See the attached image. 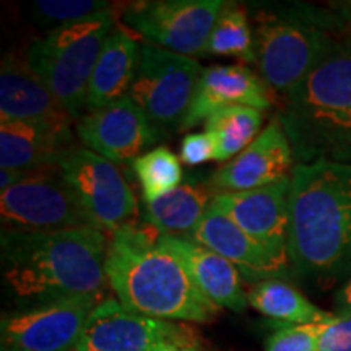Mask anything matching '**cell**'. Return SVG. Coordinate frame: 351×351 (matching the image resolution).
I'll use <instances>...</instances> for the list:
<instances>
[{
  "label": "cell",
  "mask_w": 351,
  "mask_h": 351,
  "mask_svg": "<svg viewBox=\"0 0 351 351\" xmlns=\"http://www.w3.org/2000/svg\"><path fill=\"white\" fill-rule=\"evenodd\" d=\"M2 271L10 295L32 306L73 296H101L109 287V239L95 228L2 230Z\"/></svg>",
  "instance_id": "6da1fadb"
},
{
  "label": "cell",
  "mask_w": 351,
  "mask_h": 351,
  "mask_svg": "<svg viewBox=\"0 0 351 351\" xmlns=\"http://www.w3.org/2000/svg\"><path fill=\"white\" fill-rule=\"evenodd\" d=\"M288 257L302 278L351 275V163L296 165L289 191Z\"/></svg>",
  "instance_id": "7a4b0ae2"
},
{
  "label": "cell",
  "mask_w": 351,
  "mask_h": 351,
  "mask_svg": "<svg viewBox=\"0 0 351 351\" xmlns=\"http://www.w3.org/2000/svg\"><path fill=\"white\" fill-rule=\"evenodd\" d=\"M160 234L137 219L112 232L106 257L109 287L127 309L147 317L210 322L221 309L202 295L182 263L161 245Z\"/></svg>",
  "instance_id": "3957f363"
},
{
  "label": "cell",
  "mask_w": 351,
  "mask_h": 351,
  "mask_svg": "<svg viewBox=\"0 0 351 351\" xmlns=\"http://www.w3.org/2000/svg\"><path fill=\"white\" fill-rule=\"evenodd\" d=\"M298 165L317 160L351 163V38L285 95L276 116Z\"/></svg>",
  "instance_id": "277c9868"
},
{
  "label": "cell",
  "mask_w": 351,
  "mask_h": 351,
  "mask_svg": "<svg viewBox=\"0 0 351 351\" xmlns=\"http://www.w3.org/2000/svg\"><path fill=\"white\" fill-rule=\"evenodd\" d=\"M258 75L283 96L300 85L340 41L343 23L326 8L280 5L252 15Z\"/></svg>",
  "instance_id": "5b68a950"
},
{
  "label": "cell",
  "mask_w": 351,
  "mask_h": 351,
  "mask_svg": "<svg viewBox=\"0 0 351 351\" xmlns=\"http://www.w3.org/2000/svg\"><path fill=\"white\" fill-rule=\"evenodd\" d=\"M117 25L112 5L82 23L47 32L26 60L75 121L86 112V91L104 43Z\"/></svg>",
  "instance_id": "8992f818"
},
{
  "label": "cell",
  "mask_w": 351,
  "mask_h": 351,
  "mask_svg": "<svg viewBox=\"0 0 351 351\" xmlns=\"http://www.w3.org/2000/svg\"><path fill=\"white\" fill-rule=\"evenodd\" d=\"M200 62L143 43L129 98L150 121L156 137L179 132L200 80Z\"/></svg>",
  "instance_id": "52a82bcc"
},
{
  "label": "cell",
  "mask_w": 351,
  "mask_h": 351,
  "mask_svg": "<svg viewBox=\"0 0 351 351\" xmlns=\"http://www.w3.org/2000/svg\"><path fill=\"white\" fill-rule=\"evenodd\" d=\"M0 217L3 228L19 231L95 228L59 165L32 169L16 186L0 191Z\"/></svg>",
  "instance_id": "ba28073f"
},
{
  "label": "cell",
  "mask_w": 351,
  "mask_h": 351,
  "mask_svg": "<svg viewBox=\"0 0 351 351\" xmlns=\"http://www.w3.org/2000/svg\"><path fill=\"white\" fill-rule=\"evenodd\" d=\"M59 168L96 230L116 232L135 219L138 202L116 163L85 147H72Z\"/></svg>",
  "instance_id": "9c48e42d"
},
{
  "label": "cell",
  "mask_w": 351,
  "mask_h": 351,
  "mask_svg": "<svg viewBox=\"0 0 351 351\" xmlns=\"http://www.w3.org/2000/svg\"><path fill=\"white\" fill-rule=\"evenodd\" d=\"M223 0H152L125 7L122 20L145 43L179 56H204Z\"/></svg>",
  "instance_id": "30bf717a"
},
{
  "label": "cell",
  "mask_w": 351,
  "mask_h": 351,
  "mask_svg": "<svg viewBox=\"0 0 351 351\" xmlns=\"http://www.w3.org/2000/svg\"><path fill=\"white\" fill-rule=\"evenodd\" d=\"M101 296H73L2 319V351H75Z\"/></svg>",
  "instance_id": "8fae6325"
},
{
  "label": "cell",
  "mask_w": 351,
  "mask_h": 351,
  "mask_svg": "<svg viewBox=\"0 0 351 351\" xmlns=\"http://www.w3.org/2000/svg\"><path fill=\"white\" fill-rule=\"evenodd\" d=\"M195 339L181 324L147 317L106 298L91 311L75 351H153L165 341Z\"/></svg>",
  "instance_id": "7c38bea8"
},
{
  "label": "cell",
  "mask_w": 351,
  "mask_h": 351,
  "mask_svg": "<svg viewBox=\"0 0 351 351\" xmlns=\"http://www.w3.org/2000/svg\"><path fill=\"white\" fill-rule=\"evenodd\" d=\"M289 191L291 178L252 191L217 194L212 205L228 215L276 262L289 267Z\"/></svg>",
  "instance_id": "4fadbf2b"
},
{
  "label": "cell",
  "mask_w": 351,
  "mask_h": 351,
  "mask_svg": "<svg viewBox=\"0 0 351 351\" xmlns=\"http://www.w3.org/2000/svg\"><path fill=\"white\" fill-rule=\"evenodd\" d=\"M0 119L36 125L73 142L75 119L56 98L28 60L5 56L0 69Z\"/></svg>",
  "instance_id": "5bb4252c"
},
{
  "label": "cell",
  "mask_w": 351,
  "mask_h": 351,
  "mask_svg": "<svg viewBox=\"0 0 351 351\" xmlns=\"http://www.w3.org/2000/svg\"><path fill=\"white\" fill-rule=\"evenodd\" d=\"M295 153L278 117L257 135L245 150L218 168L208 179L215 195L244 192L291 178Z\"/></svg>",
  "instance_id": "9a60e30c"
},
{
  "label": "cell",
  "mask_w": 351,
  "mask_h": 351,
  "mask_svg": "<svg viewBox=\"0 0 351 351\" xmlns=\"http://www.w3.org/2000/svg\"><path fill=\"white\" fill-rule=\"evenodd\" d=\"M75 134L85 148L112 163L134 161L158 140L150 121L129 96L86 111L75 122Z\"/></svg>",
  "instance_id": "2e32d148"
},
{
  "label": "cell",
  "mask_w": 351,
  "mask_h": 351,
  "mask_svg": "<svg viewBox=\"0 0 351 351\" xmlns=\"http://www.w3.org/2000/svg\"><path fill=\"white\" fill-rule=\"evenodd\" d=\"M230 106H249L269 111L274 106V90L244 64L212 65L204 69L181 130L199 125L215 111Z\"/></svg>",
  "instance_id": "e0dca14e"
},
{
  "label": "cell",
  "mask_w": 351,
  "mask_h": 351,
  "mask_svg": "<svg viewBox=\"0 0 351 351\" xmlns=\"http://www.w3.org/2000/svg\"><path fill=\"white\" fill-rule=\"evenodd\" d=\"M160 243L186 269L200 293L219 309L244 313L247 293L243 288V275L230 261L213 252L191 236L160 234Z\"/></svg>",
  "instance_id": "ac0fdd59"
},
{
  "label": "cell",
  "mask_w": 351,
  "mask_h": 351,
  "mask_svg": "<svg viewBox=\"0 0 351 351\" xmlns=\"http://www.w3.org/2000/svg\"><path fill=\"white\" fill-rule=\"evenodd\" d=\"M191 238L230 261L247 282L285 278L291 271L212 204Z\"/></svg>",
  "instance_id": "d6986e66"
},
{
  "label": "cell",
  "mask_w": 351,
  "mask_h": 351,
  "mask_svg": "<svg viewBox=\"0 0 351 351\" xmlns=\"http://www.w3.org/2000/svg\"><path fill=\"white\" fill-rule=\"evenodd\" d=\"M142 44L127 33L116 28L104 43L91 73L86 91V111H95L116 103L129 95L137 73Z\"/></svg>",
  "instance_id": "ffe728a7"
},
{
  "label": "cell",
  "mask_w": 351,
  "mask_h": 351,
  "mask_svg": "<svg viewBox=\"0 0 351 351\" xmlns=\"http://www.w3.org/2000/svg\"><path fill=\"white\" fill-rule=\"evenodd\" d=\"M215 192L208 181L189 178L155 202H143V219L161 234L191 236L210 207Z\"/></svg>",
  "instance_id": "44dd1931"
},
{
  "label": "cell",
  "mask_w": 351,
  "mask_h": 351,
  "mask_svg": "<svg viewBox=\"0 0 351 351\" xmlns=\"http://www.w3.org/2000/svg\"><path fill=\"white\" fill-rule=\"evenodd\" d=\"M75 147L51 132L20 121L0 124V166L2 169H39L59 165L64 153Z\"/></svg>",
  "instance_id": "7402d4cb"
},
{
  "label": "cell",
  "mask_w": 351,
  "mask_h": 351,
  "mask_svg": "<svg viewBox=\"0 0 351 351\" xmlns=\"http://www.w3.org/2000/svg\"><path fill=\"white\" fill-rule=\"evenodd\" d=\"M249 306L269 317L275 326H309L324 322L330 313L319 309L300 289L283 278L263 280L247 293Z\"/></svg>",
  "instance_id": "603a6c76"
},
{
  "label": "cell",
  "mask_w": 351,
  "mask_h": 351,
  "mask_svg": "<svg viewBox=\"0 0 351 351\" xmlns=\"http://www.w3.org/2000/svg\"><path fill=\"white\" fill-rule=\"evenodd\" d=\"M263 124V111L249 106H230L205 119V132L215 143V161L225 163L251 145Z\"/></svg>",
  "instance_id": "cb8c5ba5"
},
{
  "label": "cell",
  "mask_w": 351,
  "mask_h": 351,
  "mask_svg": "<svg viewBox=\"0 0 351 351\" xmlns=\"http://www.w3.org/2000/svg\"><path fill=\"white\" fill-rule=\"evenodd\" d=\"M204 56L234 57L245 64H256L252 20L247 7L225 2L205 44Z\"/></svg>",
  "instance_id": "d4e9b609"
},
{
  "label": "cell",
  "mask_w": 351,
  "mask_h": 351,
  "mask_svg": "<svg viewBox=\"0 0 351 351\" xmlns=\"http://www.w3.org/2000/svg\"><path fill=\"white\" fill-rule=\"evenodd\" d=\"M143 202H155L182 184L184 173L179 156L168 147H156L132 161Z\"/></svg>",
  "instance_id": "484cf974"
},
{
  "label": "cell",
  "mask_w": 351,
  "mask_h": 351,
  "mask_svg": "<svg viewBox=\"0 0 351 351\" xmlns=\"http://www.w3.org/2000/svg\"><path fill=\"white\" fill-rule=\"evenodd\" d=\"M111 7L101 0H36L29 5L32 20L41 28L57 29L82 23Z\"/></svg>",
  "instance_id": "4316f807"
},
{
  "label": "cell",
  "mask_w": 351,
  "mask_h": 351,
  "mask_svg": "<svg viewBox=\"0 0 351 351\" xmlns=\"http://www.w3.org/2000/svg\"><path fill=\"white\" fill-rule=\"evenodd\" d=\"M265 351H317V324L276 326L265 341Z\"/></svg>",
  "instance_id": "83f0119b"
},
{
  "label": "cell",
  "mask_w": 351,
  "mask_h": 351,
  "mask_svg": "<svg viewBox=\"0 0 351 351\" xmlns=\"http://www.w3.org/2000/svg\"><path fill=\"white\" fill-rule=\"evenodd\" d=\"M317 351H351L350 314H332L317 324Z\"/></svg>",
  "instance_id": "f1b7e54d"
},
{
  "label": "cell",
  "mask_w": 351,
  "mask_h": 351,
  "mask_svg": "<svg viewBox=\"0 0 351 351\" xmlns=\"http://www.w3.org/2000/svg\"><path fill=\"white\" fill-rule=\"evenodd\" d=\"M215 143L207 132H192L182 138L179 148V160L187 166H199L215 161Z\"/></svg>",
  "instance_id": "f546056e"
},
{
  "label": "cell",
  "mask_w": 351,
  "mask_h": 351,
  "mask_svg": "<svg viewBox=\"0 0 351 351\" xmlns=\"http://www.w3.org/2000/svg\"><path fill=\"white\" fill-rule=\"evenodd\" d=\"M153 351H200L195 339L191 340H176V341H165L158 345Z\"/></svg>",
  "instance_id": "4dcf8cb0"
},
{
  "label": "cell",
  "mask_w": 351,
  "mask_h": 351,
  "mask_svg": "<svg viewBox=\"0 0 351 351\" xmlns=\"http://www.w3.org/2000/svg\"><path fill=\"white\" fill-rule=\"evenodd\" d=\"M335 302L337 307H339V313L351 315V278L339 289L335 296Z\"/></svg>",
  "instance_id": "1f68e13d"
},
{
  "label": "cell",
  "mask_w": 351,
  "mask_h": 351,
  "mask_svg": "<svg viewBox=\"0 0 351 351\" xmlns=\"http://www.w3.org/2000/svg\"><path fill=\"white\" fill-rule=\"evenodd\" d=\"M340 10H341V19L345 21L346 29H348L350 38H351V2L343 3V7H340Z\"/></svg>",
  "instance_id": "d6a6232c"
}]
</instances>
